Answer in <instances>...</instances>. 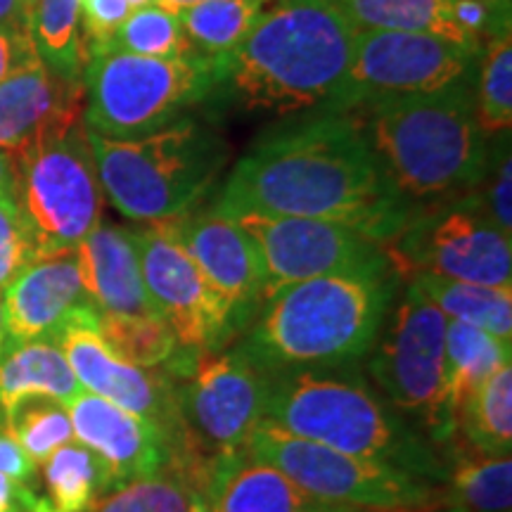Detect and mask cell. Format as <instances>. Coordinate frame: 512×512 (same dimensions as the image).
<instances>
[{"instance_id": "obj_1", "label": "cell", "mask_w": 512, "mask_h": 512, "mask_svg": "<svg viewBox=\"0 0 512 512\" xmlns=\"http://www.w3.org/2000/svg\"><path fill=\"white\" fill-rule=\"evenodd\" d=\"M214 211L330 221L384 247L415 209L387 181L356 114L330 112L256 145Z\"/></svg>"}, {"instance_id": "obj_2", "label": "cell", "mask_w": 512, "mask_h": 512, "mask_svg": "<svg viewBox=\"0 0 512 512\" xmlns=\"http://www.w3.org/2000/svg\"><path fill=\"white\" fill-rule=\"evenodd\" d=\"M358 29L335 0H275L245 41L216 60L219 83L249 112L287 117L325 107L342 86Z\"/></svg>"}, {"instance_id": "obj_3", "label": "cell", "mask_w": 512, "mask_h": 512, "mask_svg": "<svg viewBox=\"0 0 512 512\" xmlns=\"http://www.w3.org/2000/svg\"><path fill=\"white\" fill-rule=\"evenodd\" d=\"M399 280L389 268L287 285L259 306L235 349L266 377L358 363L380 335Z\"/></svg>"}, {"instance_id": "obj_4", "label": "cell", "mask_w": 512, "mask_h": 512, "mask_svg": "<svg viewBox=\"0 0 512 512\" xmlns=\"http://www.w3.org/2000/svg\"><path fill=\"white\" fill-rule=\"evenodd\" d=\"M264 420L349 456L446 482V453L396 413L356 363L271 375Z\"/></svg>"}, {"instance_id": "obj_5", "label": "cell", "mask_w": 512, "mask_h": 512, "mask_svg": "<svg viewBox=\"0 0 512 512\" xmlns=\"http://www.w3.org/2000/svg\"><path fill=\"white\" fill-rule=\"evenodd\" d=\"M363 110L349 114L361 121L370 150L403 200H446L482 183L491 157L467 76L439 91Z\"/></svg>"}, {"instance_id": "obj_6", "label": "cell", "mask_w": 512, "mask_h": 512, "mask_svg": "<svg viewBox=\"0 0 512 512\" xmlns=\"http://www.w3.org/2000/svg\"><path fill=\"white\" fill-rule=\"evenodd\" d=\"M95 169L117 211L138 223H157L192 211L219 178L226 145L214 128L176 119L155 133L112 140L88 131Z\"/></svg>"}, {"instance_id": "obj_7", "label": "cell", "mask_w": 512, "mask_h": 512, "mask_svg": "<svg viewBox=\"0 0 512 512\" xmlns=\"http://www.w3.org/2000/svg\"><path fill=\"white\" fill-rule=\"evenodd\" d=\"M219 86L216 60L143 57L102 48L83 69V126L112 140H133L171 121Z\"/></svg>"}, {"instance_id": "obj_8", "label": "cell", "mask_w": 512, "mask_h": 512, "mask_svg": "<svg viewBox=\"0 0 512 512\" xmlns=\"http://www.w3.org/2000/svg\"><path fill=\"white\" fill-rule=\"evenodd\" d=\"M384 323L368 351V373L377 392L446 453L458 441L444 411L448 318L406 280L392 318Z\"/></svg>"}, {"instance_id": "obj_9", "label": "cell", "mask_w": 512, "mask_h": 512, "mask_svg": "<svg viewBox=\"0 0 512 512\" xmlns=\"http://www.w3.org/2000/svg\"><path fill=\"white\" fill-rule=\"evenodd\" d=\"M69 368L74 370L83 392L114 403L150 422L171 448V470L181 472L200 491H207L214 465L207 463L185 427L174 375L136 368L110 351L98 330V311L91 304L76 309L55 335Z\"/></svg>"}, {"instance_id": "obj_10", "label": "cell", "mask_w": 512, "mask_h": 512, "mask_svg": "<svg viewBox=\"0 0 512 512\" xmlns=\"http://www.w3.org/2000/svg\"><path fill=\"white\" fill-rule=\"evenodd\" d=\"M240 453L328 501L394 512H432L444 505V484L294 437L266 420L256 425Z\"/></svg>"}, {"instance_id": "obj_11", "label": "cell", "mask_w": 512, "mask_h": 512, "mask_svg": "<svg viewBox=\"0 0 512 512\" xmlns=\"http://www.w3.org/2000/svg\"><path fill=\"white\" fill-rule=\"evenodd\" d=\"M15 202L36 259L74 252L102 219V192L86 126L17 155Z\"/></svg>"}, {"instance_id": "obj_12", "label": "cell", "mask_w": 512, "mask_h": 512, "mask_svg": "<svg viewBox=\"0 0 512 512\" xmlns=\"http://www.w3.org/2000/svg\"><path fill=\"white\" fill-rule=\"evenodd\" d=\"M399 278L432 273L463 283L512 287V235L477 207L470 192L453 202L415 209L384 245Z\"/></svg>"}, {"instance_id": "obj_13", "label": "cell", "mask_w": 512, "mask_h": 512, "mask_svg": "<svg viewBox=\"0 0 512 512\" xmlns=\"http://www.w3.org/2000/svg\"><path fill=\"white\" fill-rule=\"evenodd\" d=\"M183 363L171 361L181 413L197 453L216 465L245 448L264 420L268 377L238 349H181Z\"/></svg>"}, {"instance_id": "obj_14", "label": "cell", "mask_w": 512, "mask_h": 512, "mask_svg": "<svg viewBox=\"0 0 512 512\" xmlns=\"http://www.w3.org/2000/svg\"><path fill=\"white\" fill-rule=\"evenodd\" d=\"M479 53L432 34L358 31L354 57L328 112H356L377 102L422 95L470 74Z\"/></svg>"}, {"instance_id": "obj_15", "label": "cell", "mask_w": 512, "mask_h": 512, "mask_svg": "<svg viewBox=\"0 0 512 512\" xmlns=\"http://www.w3.org/2000/svg\"><path fill=\"white\" fill-rule=\"evenodd\" d=\"M235 221L252 235L259 249L264 302L302 280L392 268L382 245L339 223L266 214H242Z\"/></svg>"}, {"instance_id": "obj_16", "label": "cell", "mask_w": 512, "mask_h": 512, "mask_svg": "<svg viewBox=\"0 0 512 512\" xmlns=\"http://www.w3.org/2000/svg\"><path fill=\"white\" fill-rule=\"evenodd\" d=\"M133 238L147 297L174 332L178 347L219 349L233 337L228 309L176 240L169 223H145V228L133 230Z\"/></svg>"}, {"instance_id": "obj_17", "label": "cell", "mask_w": 512, "mask_h": 512, "mask_svg": "<svg viewBox=\"0 0 512 512\" xmlns=\"http://www.w3.org/2000/svg\"><path fill=\"white\" fill-rule=\"evenodd\" d=\"M176 240L228 309L233 335L264 304V268L252 235L219 211H185L166 219Z\"/></svg>"}, {"instance_id": "obj_18", "label": "cell", "mask_w": 512, "mask_h": 512, "mask_svg": "<svg viewBox=\"0 0 512 512\" xmlns=\"http://www.w3.org/2000/svg\"><path fill=\"white\" fill-rule=\"evenodd\" d=\"M83 81L55 74L34 60L0 81V147L24 155L34 147L62 138L83 124Z\"/></svg>"}, {"instance_id": "obj_19", "label": "cell", "mask_w": 512, "mask_h": 512, "mask_svg": "<svg viewBox=\"0 0 512 512\" xmlns=\"http://www.w3.org/2000/svg\"><path fill=\"white\" fill-rule=\"evenodd\" d=\"M74 441L98 456L110 486L117 489L133 479L157 475L174 463L171 448L150 422L91 392L76 394L67 403Z\"/></svg>"}, {"instance_id": "obj_20", "label": "cell", "mask_w": 512, "mask_h": 512, "mask_svg": "<svg viewBox=\"0 0 512 512\" xmlns=\"http://www.w3.org/2000/svg\"><path fill=\"white\" fill-rule=\"evenodd\" d=\"M0 297L8 344L55 339L67 318L88 306L74 252L31 261L5 285Z\"/></svg>"}, {"instance_id": "obj_21", "label": "cell", "mask_w": 512, "mask_h": 512, "mask_svg": "<svg viewBox=\"0 0 512 512\" xmlns=\"http://www.w3.org/2000/svg\"><path fill=\"white\" fill-rule=\"evenodd\" d=\"M74 254L83 292L95 311L102 316H157L145 292L133 230L100 221Z\"/></svg>"}, {"instance_id": "obj_22", "label": "cell", "mask_w": 512, "mask_h": 512, "mask_svg": "<svg viewBox=\"0 0 512 512\" xmlns=\"http://www.w3.org/2000/svg\"><path fill=\"white\" fill-rule=\"evenodd\" d=\"M204 505L207 512H394L313 496L280 470L245 453L216 463Z\"/></svg>"}, {"instance_id": "obj_23", "label": "cell", "mask_w": 512, "mask_h": 512, "mask_svg": "<svg viewBox=\"0 0 512 512\" xmlns=\"http://www.w3.org/2000/svg\"><path fill=\"white\" fill-rule=\"evenodd\" d=\"M81 392V384L55 339L8 344L0 356V411L3 413L34 396L69 403Z\"/></svg>"}, {"instance_id": "obj_24", "label": "cell", "mask_w": 512, "mask_h": 512, "mask_svg": "<svg viewBox=\"0 0 512 512\" xmlns=\"http://www.w3.org/2000/svg\"><path fill=\"white\" fill-rule=\"evenodd\" d=\"M512 342H503L482 328L448 320L446 328V384L444 411L458 437V415L472 392L498 368L510 363Z\"/></svg>"}, {"instance_id": "obj_25", "label": "cell", "mask_w": 512, "mask_h": 512, "mask_svg": "<svg viewBox=\"0 0 512 512\" xmlns=\"http://www.w3.org/2000/svg\"><path fill=\"white\" fill-rule=\"evenodd\" d=\"M444 505L453 512H512V458L456 441L446 451Z\"/></svg>"}, {"instance_id": "obj_26", "label": "cell", "mask_w": 512, "mask_h": 512, "mask_svg": "<svg viewBox=\"0 0 512 512\" xmlns=\"http://www.w3.org/2000/svg\"><path fill=\"white\" fill-rule=\"evenodd\" d=\"M335 3L358 31H408V34L441 36L463 46H482L458 27L453 17V0H335Z\"/></svg>"}, {"instance_id": "obj_27", "label": "cell", "mask_w": 512, "mask_h": 512, "mask_svg": "<svg viewBox=\"0 0 512 512\" xmlns=\"http://www.w3.org/2000/svg\"><path fill=\"white\" fill-rule=\"evenodd\" d=\"M411 283L439 306L448 320H460L510 342L512 339V287H491L463 280L415 273Z\"/></svg>"}, {"instance_id": "obj_28", "label": "cell", "mask_w": 512, "mask_h": 512, "mask_svg": "<svg viewBox=\"0 0 512 512\" xmlns=\"http://www.w3.org/2000/svg\"><path fill=\"white\" fill-rule=\"evenodd\" d=\"M48 512H93L105 494H110V477L98 456L79 441H69L41 465Z\"/></svg>"}, {"instance_id": "obj_29", "label": "cell", "mask_w": 512, "mask_h": 512, "mask_svg": "<svg viewBox=\"0 0 512 512\" xmlns=\"http://www.w3.org/2000/svg\"><path fill=\"white\" fill-rule=\"evenodd\" d=\"M458 441L486 456H510L512 363L498 368L472 392L458 415Z\"/></svg>"}, {"instance_id": "obj_30", "label": "cell", "mask_w": 512, "mask_h": 512, "mask_svg": "<svg viewBox=\"0 0 512 512\" xmlns=\"http://www.w3.org/2000/svg\"><path fill=\"white\" fill-rule=\"evenodd\" d=\"M275 0H202L178 12L185 36L197 53L223 60L245 41Z\"/></svg>"}, {"instance_id": "obj_31", "label": "cell", "mask_w": 512, "mask_h": 512, "mask_svg": "<svg viewBox=\"0 0 512 512\" xmlns=\"http://www.w3.org/2000/svg\"><path fill=\"white\" fill-rule=\"evenodd\" d=\"M38 60L69 81H83L88 53L81 36V0H38L29 15Z\"/></svg>"}, {"instance_id": "obj_32", "label": "cell", "mask_w": 512, "mask_h": 512, "mask_svg": "<svg viewBox=\"0 0 512 512\" xmlns=\"http://www.w3.org/2000/svg\"><path fill=\"white\" fill-rule=\"evenodd\" d=\"M98 330L112 354L136 368L157 370L159 366H169L181 351L174 332L157 316H102L98 313Z\"/></svg>"}, {"instance_id": "obj_33", "label": "cell", "mask_w": 512, "mask_h": 512, "mask_svg": "<svg viewBox=\"0 0 512 512\" xmlns=\"http://www.w3.org/2000/svg\"><path fill=\"white\" fill-rule=\"evenodd\" d=\"M93 512H207L204 496L181 472L166 470L121 484Z\"/></svg>"}, {"instance_id": "obj_34", "label": "cell", "mask_w": 512, "mask_h": 512, "mask_svg": "<svg viewBox=\"0 0 512 512\" xmlns=\"http://www.w3.org/2000/svg\"><path fill=\"white\" fill-rule=\"evenodd\" d=\"M105 48L143 57L200 55L185 36L181 17L157 3L128 12L124 24L117 29V34L112 36V41Z\"/></svg>"}, {"instance_id": "obj_35", "label": "cell", "mask_w": 512, "mask_h": 512, "mask_svg": "<svg viewBox=\"0 0 512 512\" xmlns=\"http://www.w3.org/2000/svg\"><path fill=\"white\" fill-rule=\"evenodd\" d=\"M5 415L10 434L27 456L41 467L57 448L74 441V427L69 420L67 403L34 396L19 401Z\"/></svg>"}, {"instance_id": "obj_36", "label": "cell", "mask_w": 512, "mask_h": 512, "mask_svg": "<svg viewBox=\"0 0 512 512\" xmlns=\"http://www.w3.org/2000/svg\"><path fill=\"white\" fill-rule=\"evenodd\" d=\"M477 121L486 138L508 133L512 126V36L510 22L489 41L479 88L475 93Z\"/></svg>"}, {"instance_id": "obj_37", "label": "cell", "mask_w": 512, "mask_h": 512, "mask_svg": "<svg viewBox=\"0 0 512 512\" xmlns=\"http://www.w3.org/2000/svg\"><path fill=\"white\" fill-rule=\"evenodd\" d=\"M482 183L484 190L470 192L472 200L496 228H501L505 235H512V164L508 143L491 155Z\"/></svg>"}, {"instance_id": "obj_38", "label": "cell", "mask_w": 512, "mask_h": 512, "mask_svg": "<svg viewBox=\"0 0 512 512\" xmlns=\"http://www.w3.org/2000/svg\"><path fill=\"white\" fill-rule=\"evenodd\" d=\"M31 261H36V249L15 197L0 195V292Z\"/></svg>"}, {"instance_id": "obj_39", "label": "cell", "mask_w": 512, "mask_h": 512, "mask_svg": "<svg viewBox=\"0 0 512 512\" xmlns=\"http://www.w3.org/2000/svg\"><path fill=\"white\" fill-rule=\"evenodd\" d=\"M128 12L126 0H81V36L88 57L112 41Z\"/></svg>"}, {"instance_id": "obj_40", "label": "cell", "mask_w": 512, "mask_h": 512, "mask_svg": "<svg viewBox=\"0 0 512 512\" xmlns=\"http://www.w3.org/2000/svg\"><path fill=\"white\" fill-rule=\"evenodd\" d=\"M34 60L38 55L27 27H0V81Z\"/></svg>"}, {"instance_id": "obj_41", "label": "cell", "mask_w": 512, "mask_h": 512, "mask_svg": "<svg viewBox=\"0 0 512 512\" xmlns=\"http://www.w3.org/2000/svg\"><path fill=\"white\" fill-rule=\"evenodd\" d=\"M0 475L15 477L29 486H34L38 477V465L19 448L15 437L10 434L3 411H0Z\"/></svg>"}, {"instance_id": "obj_42", "label": "cell", "mask_w": 512, "mask_h": 512, "mask_svg": "<svg viewBox=\"0 0 512 512\" xmlns=\"http://www.w3.org/2000/svg\"><path fill=\"white\" fill-rule=\"evenodd\" d=\"M0 512H48L34 486L0 475Z\"/></svg>"}, {"instance_id": "obj_43", "label": "cell", "mask_w": 512, "mask_h": 512, "mask_svg": "<svg viewBox=\"0 0 512 512\" xmlns=\"http://www.w3.org/2000/svg\"><path fill=\"white\" fill-rule=\"evenodd\" d=\"M0 27H27L29 12L22 0H0Z\"/></svg>"}, {"instance_id": "obj_44", "label": "cell", "mask_w": 512, "mask_h": 512, "mask_svg": "<svg viewBox=\"0 0 512 512\" xmlns=\"http://www.w3.org/2000/svg\"><path fill=\"white\" fill-rule=\"evenodd\" d=\"M17 157L0 147V195H15Z\"/></svg>"}, {"instance_id": "obj_45", "label": "cell", "mask_w": 512, "mask_h": 512, "mask_svg": "<svg viewBox=\"0 0 512 512\" xmlns=\"http://www.w3.org/2000/svg\"><path fill=\"white\" fill-rule=\"evenodd\" d=\"M157 5H162V8H166V10H171V12H181V10H185V8H190V5H197V3H202V0H155Z\"/></svg>"}, {"instance_id": "obj_46", "label": "cell", "mask_w": 512, "mask_h": 512, "mask_svg": "<svg viewBox=\"0 0 512 512\" xmlns=\"http://www.w3.org/2000/svg\"><path fill=\"white\" fill-rule=\"evenodd\" d=\"M8 347V330H5V313H3V297H0V356Z\"/></svg>"}, {"instance_id": "obj_47", "label": "cell", "mask_w": 512, "mask_h": 512, "mask_svg": "<svg viewBox=\"0 0 512 512\" xmlns=\"http://www.w3.org/2000/svg\"><path fill=\"white\" fill-rule=\"evenodd\" d=\"M36 3H38V0H22V5H24V8H27L29 15H31V10L36 8Z\"/></svg>"}, {"instance_id": "obj_48", "label": "cell", "mask_w": 512, "mask_h": 512, "mask_svg": "<svg viewBox=\"0 0 512 512\" xmlns=\"http://www.w3.org/2000/svg\"><path fill=\"white\" fill-rule=\"evenodd\" d=\"M432 512H453L451 508H446V505H439V508L437 510H432Z\"/></svg>"}]
</instances>
